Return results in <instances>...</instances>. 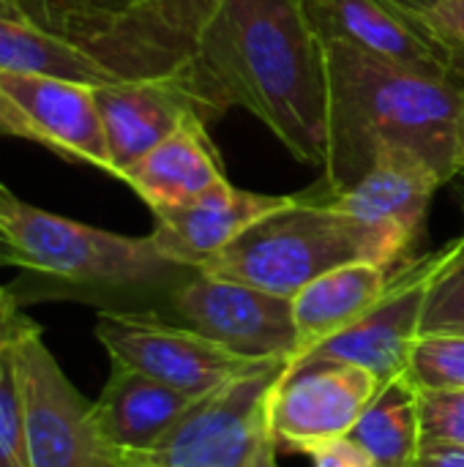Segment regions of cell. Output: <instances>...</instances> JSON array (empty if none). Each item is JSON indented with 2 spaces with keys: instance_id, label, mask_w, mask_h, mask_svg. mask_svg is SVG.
<instances>
[{
  "instance_id": "cell-1",
  "label": "cell",
  "mask_w": 464,
  "mask_h": 467,
  "mask_svg": "<svg viewBox=\"0 0 464 467\" xmlns=\"http://www.w3.org/2000/svg\"><path fill=\"white\" fill-rule=\"evenodd\" d=\"M178 77L205 120L243 107L298 161L325 164V44L306 0H222Z\"/></svg>"
},
{
  "instance_id": "cell-2",
  "label": "cell",
  "mask_w": 464,
  "mask_h": 467,
  "mask_svg": "<svg viewBox=\"0 0 464 467\" xmlns=\"http://www.w3.org/2000/svg\"><path fill=\"white\" fill-rule=\"evenodd\" d=\"M325 44L328 148L309 197L358 183L386 150L424 159L446 183L464 170V79L418 71L345 41Z\"/></svg>"
},
{
  "instance_id": "cell-3",
  "label": "cell",
  "mask_w": 464,
  "mask_h": 467,
  "mask_svg": "<svg viewBox=\"0 0 464 467\" xmlns=\"http://www.w3.org/2000/svg\"><path fill=\"white\" fill-rule=\"evenodd\" d=\"M0 227L25 257V274L52 293L101 304V309H156L194 274L159 252L150 235L131 238L36 208L0 183Z\"/></svg>"
},
{
  "instance_id": "cell-4",
  "label": "cell",
  "mask_w": 464,
  "mask_h": 467,
  "mask_svg": "<svg viewBox=\"0 0 464 467\" xmlns=\"http://www.w3.org/2000/svg\"><path fill=\"white\" fill-rule=\"evenodd\" d=\"M413 260L416 244L405 235L290 194L282 208L249 224L202 271L293 298L317 276L347 263H377L399 271Z\"/></svg>"
},
{
  "instance_id": "cell-5",
  "label": "cell",
  "mask_w": 464,
  "mask_h": 467,
  "mask_svg": "<svg viewBox=\"0 0 464 467\" xmlns=\"http://www.w3.org/2000/svg\"><path fill=\"white\" fill-rule=\"evenodd\" d=\"M287 361H263L232 378L178 419L167 438L142 454L156 467H252L273 446L268 405Z\"/></svg>"
},
{
  "instance_id": "cell-6",
  "label": "cell",
  "mask_w": 464,
  "mask_h": 467,
  "mask_svg": "<svg viewBox=\"0 0 464 467\" xmlns=\"http://www.w3.org/2000/svg\"><path fill=\"white\" fill-rule=\"evenodd\" d=\"M14 364L30 467H123L126 457L104 438L93 402L68 380L41 326L14 345Z\"/></svg>"
},
{
  "instance_id": "cell-7",
  "label": "cell",
  "mask_w": 464,
  "mask_h": 467,
  "mask_svg": "<svg viewBox=\"0 0 464 467\" xmlns=\"http://www.w3.org/2000/svg\"><path fill=\"white\" fill-rule=\"evenodd\" d=\"M96 339L115 364L131 367L189 400H202L263 361L241 358L156 309H101Z\"/></svg>"
},
{
  "instance_id": "cell-8",
  "label": "cell",
  "mask_w": 464,
  "mask_h": 467,
  "mask_svg": "<svg viewBox=\"0 0 464 467\" xmlns=\"http://www.w3.org/2000/svg\"><path fill=\"white\" fill-rule=\"evenodd\" d=\"M224 350L249 361H290L298 348L293 298L194 271L164 306Z\"/></svg>"
},
{
  "instance_id": "cell-9",
  "label": "cell",
  "mask_w": 464,
  "mask_h": 467,
  "mask_svg": "<svg viewBox=\"0 0 464 467\" xmlns=\"http://www.w3.org/2000/svg\"><path fill=\"white\" fill-rule=\"evenodd\" d=\"M93 88L49 74L0 71V126L8 137L38 142L68 161L93 164L109 175Z\"/></svg>"
},
{
  "instance_id": "cell-10",
  "label": "cell",
  "mask_w": 464,
  "mask_h": 467,
  "mask_svg": "<svg viewBox=\"0 0 464 467\" xmlns=\"http://www.w3.org/2000/svg\"><path fill=\"white\" fill-rule=\"evenodd\" d=\"M383 380L353 364H306L284 369L268 405L273 446L312 454L314 449L350 438Z\"/></svg>"
},
{
  "instance_id": "cell-11",
  "label": "cell",
  "mask_w": 464,
  "mask_h": 467,
  "mask_svg": "<svg viewBox=\"0 0 464 467\" xmlns=\"http://www.w3.org/2000/svg\"><path fill=\"white\" fill-rule=\"evenodd\" d=\"M435 254H424L407 263L394 276L386 296L366 315H361L353 326H347L345 331L334 334L331 339L320 342L317 348L287 364V369L334 361L364 367L383 383L397 375H405L410 348L418 339Z\"/></svg>"
},
{
  "instance_id": "cell-12",
  "label": "cell",
  "mask_w": 464,
  "mask_h": 467,
  "mask_svg": "<svg viewBox=\"0 0 464 467\" xmlns=\"http://www.w3.org/2000/svg\"><path fill=\"white\" fill-rule=\"evenodd\" d=\"M93 93L107 137L112 178H120L126 167L175 134L186 120H205L197 99L178 74L96 85Z\"/></svg>"
},
{
  "instance_id": "cell-13",
  "label": "cell",
  "mask_w": 464,
  "mask_h": 467,
  "mask_svg": "<svg viewBox=\"0 0 464 467\" xmlns=\"http://www.w3.org/2000/svg\"><path fill=\"white\" fill-rule=\"evenodd\" d=\"M284 202L287 197L246 192L224 181L178 208L156 211L150 238L172 263L202 271L249 224Z\"/></svg>"
},
{
  "instance_id": "cell-14",
  "label": "cell",
  "mask_w": 464,
  "mask_h": 467,
  "mask_svg": "<svg viewBox=\"0 0 464 467\" xmlns=\"http://www.w3.org/2000/svg\"><path fill=\"white\" fill-rule=\"evenodd\" d=\"M440 186H446V181L416 153L386 150L377 156L375 167L350 189L331 197H309L304 192V197L350 213L358 222L394 230L418 246L432 197Z\"/></svg>"
},
{
  "instance_id": "cell-15",
  "label": "cell",
  "mask_w": 464,
  "mask_h": 467,
  "mask_svg": "<svg viewBox=\"0 0 464 467\" xmlns=\"http://www.w3.org/2000/svg\"><path fill=\"white\" fill-rule=\"evenodd\" d=\"M323 41H345L418 71L454 77L446 55L388 0H306Z\"/></svg>"
},
{
  "instance_id": "cell-16",
  "label": "cell",
  "mask_w": 464,
  "mask_h": 467,
  "mask_svg": "<svg viewBox=\"0 0 464 467\" xmlns=\"http://www.w3.org/2000/svg\"><path fill=\"white\" fill-rule=\"evenodd\" d=\"M156 213L178 208L227 181L222 156L208 137V120L191 118L118 178Z\"/></svg>"
},
{
  "instance_id": "cell-17",
  "label": "cell",
  "mask_w": 464,
  "mask_h": 467,
  "mask_svg": "<svg viewBox=\"0 0 464 467\" xmlns=\"http://www.w3.org/2000/svg\"><path fill=\"white\" fill-rule=\"evenodd\" d=\"M191 402L186 394L112 361L93 410L104 438L123 457H142L167 438Z\"/></svg>"
},
{
  "instance_id": "cell-18",
  "label": "cell",
  "mask_w": 464,
  "mask_h": 467,
  "mask_svg": "<svg viewBox=\"0 0 464 467\" xmlns=\"http://www.w3.org/2000/svg\"><path fill=\"white\" fill-rule=\"evenodd\" d=\"M399 271L377 263H347L298 290L293 296L298 348L287 364L366 315L386 296Z\"/></svg>"
},
{
  "instance_id": "cell-19",
  "label": "cell",
  "mask_w": 464,
  "mask_h": 467,
  "mask_svg": "<svg viewBox=\"0 0 464 467\" xmlns=\"http://www.w3.org/2000/svg\"><path fill=\"white\" fill-rule=\"evenodd\" d=\"M0 71H30L88 85L118 82L96 57L41 30L14 0H0Z\"/></svg>"
},
{
  "instance_id": "cell-20",
  "label": "cell",
  "mask_w": 464,
  "mask_h": 467,
  "mask_svg": "<svg viewBox=\"0 0 464 467\" xmlns=\"http://www.w3.org/2000/svg\"><path fill=\"white\" fill-rule=\"evenodd\" d=\"M350 441L369 454L375 467L416 465L421 454V410L416 386L405 375L386 380L353 427Z\"/></svg>"
},
{
  "instance_id": "cell-21",
  "label": "cell",
  "mask_w": 464,
  "mask_h": 467,
  "mask_svg": "<svg viewBox=\"0 0 464 467\" xmlns=\"http://www.w3.org/2000/svg\"><path fill=\"white\" fill-rule=\"evenodd\" d=\"M41 30L79 47L98 60V52L134 19L161 0H14Z\"/></svg>"
},
{
  "instance_id": "cell-22",
  "label": "cell",
  "mask_w": 464,
  "mask_h": 467,
  "mask_svg": "<svg viewBox=\"0 0 464 467\" xmlns=\"http://www.w3.org/2000/svg\"><path fill=\"white\" fill-rule=\"evenodd\" d=\"M464 337V233L435 254L418 337Z\"/></svg>"
},
{
  "instance_id": "cell-23",
  "label": "cell",
  "mask_w": 464,
  "mask_h": 467,
  "mask_svg": "<svg viewBox=\"0 0 464 467\" xmlns=\"http://www.w3.org/2000/svg\"><path fill=\"white\" fill-rule=\"evenodd\" d=\"M222 0H161L150 11V27L175 66H186L208 25L216 19Z\"/></svg>"
},
{
  "instance_id": "cell-24",
  "label": "cell",
  "mask_w": 464,
  "mask_h": 467,
  "mask_svg": "<svg viewBox=\"0 0 464 467\" xmlns=\"http://www.w3.org/2000/svg\"><path fill=\"white\" fill-rule=\"evenodd\" d=\"M405 378L416 391H464V337H418Z\"/></svg>"
},
{
  "instance_id": "cell-25",
  "label": "cell",
  "mask_w": 464,
  "mask_h": 467,
  "mask_svg": "<svg viewBox=\"0 0 464 467\" xmlns=\"http://www.w3.org/2000/svg\"><path fill=\"white\" fill-rule=\"evenodd\" d=\"M446 55L457 79H464V0H388Z\"/></svg>"
},
{
  "instance_id": "cell-26",
  "label": "cell",
  "mask_w": 464,
  "mask_h": 467,
  "mask_svg": "<svg viewBox=\"0 0 464 467\" xmlns=\"http://www.w3.org/2000/svg\"><path fill=\"white\" fill-rule=\"evenodd\" d=\"M0 467H30L14 348L0 353Z\"/></svg>"
},
{
  "instance_id": "cell-27",
  "label": "cell",
  "mask_w": 464,
  "mask_h": 467,
  "mask_svg": "<svg viewBox=\"0 0 464 467\" xmlns=\"http://www.w3.org/2000/svg\"><path fill=\"white\" fill-rule=\"evenodd\" d=\"M421 449L464 451V391H418Z\"/></svg>"
},
{
  "instance_id": "cell-28",
  "label": "cell",
  "mask_w": 464,
  "mask_h": 467,
  "mask_svg": "<svg viewBox=\"0 0 464 467\" xmlns=\"http://www.w3.org/2000/svg\"><path fill=\"white\" fill-rule=\"evenodd\" d=\"M33 328H38V323L22 312V301H19L16 290L0 287V353L14 348Z\"/></svg>"
},
{
  "instance_id": "cell-29",
  "label": "cell",
  "mask_w": 464,
  "mask_h": 467,
  "mask_svg": "<svg viewBox=\"0 0 464 467\" xmlns=\"http://www.w3.org/2000/svg\"><path fill=\"white\" fill-rule=\"evenodd\" d=\"M309 457L314 460V467H375L369 454L350 438L325 443V446L314 449Z\"/></svg>"
},
{
  "instance_id": "cell-30",
  "label": "cell",
  "mask_w": 464,
  "mask_h": 467,
  "mask_svg": "<svg viewBox=\"0 0 464 467\" xmlns=\"http://www.w3.org/2000/svg\"><path fill=\"white\" fill-rule=\"evenodd\" d=\"M413 467H464V451L454 449H421Z\"/></svg>"
},
{
  "instance_id": "cell-31",
  "label": "cell",
  "mask_w": 464,
  "mask_h": 467,
  "mask_svg": "<svg viewBox=\"0 0 464 467\" xmlns=\"http://www.w3.org/2000/svg\"><path fill=\"white\" fill-rule=\"evenodd\" d=\"M0 268H19L25 271V257L11 241V235L0 227Z\"/></svg>"
},
{
  "instance_id": "cell-32",
  "label": "cell",
  "mask_w": 464,
  "mask_h": 467,
  "mask_svg": "<svg viewBox=\"0 0 464 467\" xmlns=\"http://www.w3.org/2000/svg\"><path fill=\"white\" fill-rule=\"evenodd\" d=\"M252 467H276V446H268Z\"/></svg>"
},
{
  "instance_id": "cell-33",
  "label": "cell",
  "mask_w": 464,
  "mask_h": 467,
  "mask_svg": "<svg viewBox=\"0 0 464 467\" xmlns=\"http://www.w3.org/2000/svg\"><path fill=\"white\" fill-rule=\"evenodd\" d=\"M451 189H454V197H457V202H459V208L464 211V170L451 181Z\"/></svg>"
},
{
  "instance_id": "cell-34",
  "label": "cell",
  "mask_w": 464,
  "mask_h": 467,
  "mask_svg": "<svg viewBox=\"0 0 464 467\" xmlns=\"http://www.w3.org/2000/svg\"><path fill=\"white\" fill-rule=\"evenodd\" d=\"M123 467H156L148 457H126Z\"/></svg>"
},
{
  "instance_id": "cell-35",
  "label": "cell",
  "mask_w": 464,
  "mask_h": 467,
  "mask_svg": "<svg viewBox=\"0 0 464 467\" xmlns=\"http://www.w3.org/2000/svg\"><path fill=\"white\" fill-rule=\"evenodd\" d=\"M0 137H5V131H3V126H0Z\"/></svg>"
}]
</instances>
